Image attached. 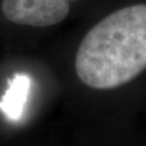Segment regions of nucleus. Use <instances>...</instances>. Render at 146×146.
I'll return each mask as SVG.
<instances>
[{"label": "nucleus", "instance_id": "nucleus-1", "mask_svg": "<svg viewBox=\"0 0 146 146\" xmlns=\"http://www.w3.org/2000/svg\"><path fill=\"white\" fill-rule=\"evenodd\" d=\"M76 72L93 89L122 86L146 70V4L119 9L98 22L79 44Z\"/></svg>", "mask_w": 146, "mask_h": 146}, {"label": "nucleus", "instance_id": "nucleus-2", "mask_svg": "<svg viewBox=\"0 0 146 146\" xmlns=\"http://www.w3.org/2000/svg\"><path fill=\"white\" fill-rule=\"evenodd\" d=\"M72 1L76 0H3L1 11L16 25L44 28L65 20Z\"/></svg>", "mask_w": 146, "mask_h": 146}, {"label": "nucleus", "instance_id": "nucleus-3", "mask_svg": "<svg viewBox=\"0 0 146 146\" xmlns=\"http://www.w3.org/2000/svg\"><path fill=\"white\" fill-rule=\"evenodd\" d=\"M32 80L25 73H16L0 100V110L10 121H18L23 115Z\"/></svg>", "mask_w": 146, "mask_h": 146}]
</instances>
